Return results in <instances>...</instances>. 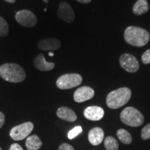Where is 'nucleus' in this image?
<instances>
[{
  "instance_id": "1",
  "label": "nucleus",
  "mask_w": 150,
  "mask_h": 150,
  "mask_svg": "<svg viewBox=\"0 0 150 150\" xmlns=\"http://www.w3.org/2000/svg\"><path fill=\"white\" fill-rule=\"evenodd\" d=\"M124 37L128 44L134 47L145 46L150 40V34L147 30L134 26L125 29Z\"/></svg>"
},
{
  "instance_id": "2",
  "label": "nucleus",
  "mask_w": 150,
  "mask_h": 150,
  "mask_svg": "<svg viewBox=\"0 0 150 150\" xmlns=\"http://www.w3.org/2000/svg\"><path fill=\"white\" fill-rule=\"evenodd\" d=\"M0 76L5 81L11 83H20L26 78V72L16 63H5L0 66Z\"/></svg>"
},
{
  "instance_id": "3",
  "label": "nucleus",
  "mask_w": 150,
  "mask_h": 150,
  "mask_svg": "<svg viewBox=\"0 0 150 150\" xmlns=\"http://www.w3.org/2000/svg\"><path fill=\"white\" fill-rule=\"evenodd\" d=\"M131 91L128 88L123 87L110 92L106 97V104L111 109H117L129 102Z\"/></svg>"
},
{
  "instance_id": "4",
  "label": "nucleus",
  "mask_w": 150,
  "mask_h": 150,
  "mask_svg": "<svg viewBox=\"0 0 150 150\" xmlns=\"http://www.w3.org/2000/svg\"><path fill=\"white\" fill-rule=\"evenodd\" d=\"M120 119L123 123L128 126L137 127L142 125L145 118L139 110L134 107H127L122 111Z\"/></svg>"
},
{
  "instance_id": "5",
  "label": "nucleus",
  "mask_w": 150,
  "mask_h": 150,
  "mask_svg": "<svg viewBox=\"0 0 150 150\" xmlns=\"http://www.w3.org/2000/svg\"><path fill=\"white\" fill-rule=\"evenodd\" d=\"M83 81V78L80 74L76 73L61 75L56 81V86L59 89L67 90L77 87Z\"/></svg>"
},
{
  "instance_id": "6",
  "label": "nucleus",
  "mask_w": 150,
  "mask_h": 150,
  "mask_svg": "<svg viewBox=\"0 0 150 150\" xmlns=\"http://www.w3.org/2000/svg\"><path fill=\"white\" fill-rule=\"evenodd\" d=\"M33 127V124L31 122L21 124L12 128L10 131V136L14 140H24L32 132Z\"/></svg>"
},
{
  "instance_id": "7",
  "label": "nucleus",
  "mask_w": 150,
  "mask_h": 150,
  "mask_svg": "<svg viewBox=\"0 0 150 150\" xmlns=\"http://www.w3.org/2000/svg\"><path fill=\"white\" fill-rule=\"evenodd\" d=\"M16 20L20 25L28 28L34 27L38 22L35 15L29 10L18 11L16 15Z\"/></svg>"
},
{
  "instance_id": "8",
  "label": "nucleus",
  "mask_w": 150,
  "mask_h": 150,
  "mask_svg": "<svg viewBox=\"0 0 150 150\" xmlns=\"http://www.w3.org/2000/svg\"><path fill=\"white\" fill-rule=\"evenodd\" d=\"M120 64L124 70L130 73L136 72L139 70V62L134 56L130 54H123L120 58Z\"/></svg>"
},
{
  "instance_id": "9",
  "label": "nucleus",
  "mask_w": 150,
  "mask_h": 150,
  "mask_svg": "<svg viewBox=\"0 0 150 150\" xmlns=\"http://www.w3.org/2000/svg\"><path fill=\"white\" fill-rule=\"evenodd\" d=\"M57 15L60 19L68 23L72 22L75 18V15L72 8L67 2L60 3Z\"/></svg>"
},
{
  "instance_id": "10",
  "label": "nucleus",
  "mask_w": 150,
  "mask_h": 150,
  "mask_svg": "<svg viewBox=\"0 0 150 150\" xmlns=\"http://www.w3.org/2000/svg\"><path fill=\"white\" fill-rule=\"evenodd\" d=\"M95 95V91L88 86H83L78 88L74 93V99L76 102L81 103L91 99Z\"/></svg>"
},
{
  "instance_id": "11",
  "label": "nucleus",
  "mask_w": 150,
  "mask_h": 150,
  "mask_svg": "<svg viewBox=\"0 0 150 150\" xmlns=\"http://www.w3.org/2000/svg\"><path fill=\"white\" fill-rule=\"evenodd\" d=\"M83 115L86 119L89 120L98 121L104 117V110L99 106H88L84 110Z\"/></svg>"
},
{
  "instance_id": "12",
  "label": "nucleus",
  "mask_w": 150,
  "mask_h": 150,
  "mask_svg": "<svg viewBox=\"0 0 150 150\" xmlns=\"http://www.w3.org/2000/svg\"><path fill=\"white\" fill-rule=\"evenodd\" d=\"M61 46V41L52 38L42 39L38 43V47L43 51H55L59 50Z\"/></svg>"
},
{
  "instance_id": "13",
  "label": "nucleus",
  "mask_w": 150,
  "mask_h": 150,
  "mask_svg": "<svg viewBox=\"0 0 150 150\" xmlns=\"http://www.w3.org/2000/svg\"><path fill=\"white\" fill-rule=\"evenodd\" d=\"M33 65L37 70L43 71V72L52 70L55 67V64L54 63H50L46 61L43 54H38L35 58L33 61Z\"/></svg>"
},
{
  "instance_id": "14",
  "label": "nucleus",
  "mask_w": 150,
  "mask_h": 150,
  "mask_svg": "<svg viewBox=\"0 0 150 150\" xmlns=\"http://www.w3.org/2000/svg\"><path fill=\"white\" fill-rule=\"evenodd\" d=\"M104 138V131L100 127H95L89 131L88 140L93 145H98L101 144Z\"/></svg>"
},
{
  "instance_id": "15",
  "label": "nucleus",
  "mask_w": 150,
  "mask_h": 150,
  "mask_svg": "<svg viewBox=\"0 0 150 150\" xmlns=\"http://www.w3.org/2000/svg\"><path fill=\"white\" fill-rule=\"evenodd\" d=\"M56 115L59 118L67 122H74L77 118L76 113L72 109L65 106L59 108L56 111Z\"/></svg>"
},
{
  "instance_id": "16",
  "label": "nucleus",
  "mask_w": 150,
  "mask_h": 150,
  "mask_svg": "<svg viewBox=\"0 0 150 150\" xmlns=\"http://www.w3.org/2000/svg\"><path fill=\"white\" fill-rule=\"evenodd\" d=\"M149 9L147 0H138L133 6V12L137 16L146 13Z\"/></svg>"
},
{
  "instance_id": "17",
  "label": "nucleus",
  "mask_w": 150,
  "mask_h": 150,
  "mask_svg": "<svg viewBox=\"0 0 150 150\" xmlns=\"http://www.w3.org/2000/svg\"><path fill=\"white\" fill-rule=\"evenodd\" d=\"M42 142L36 135H32L27 138L26 147L28 150H38L42 147Z\"/></svg>"
},
{
  "instance_id": "18",
  "label": "nucleus",
  "mask_w": 150,
  "mask_h": 150,
  "mask_svg": "<svg viewBox=\"0 0 150 150\" xmlns=\"http://www.w3.org/2000/svg\"><path fill=\"white\" fill-rule=\"evenodd\" d=\"M117 136L119 138L120 140L124 144H126V145H129L132 142V137L130 133L128 132L125 129H119L117 131Z\"/></svg>"
},
{
  "instance_id": "19",
  "label": "nucleus",
  "mask_w": 150,
  "mask_h": 150,
  "mask_svg": "<svg viewBox=\"0 0 150 150\" xmlns=\"http://www.w3.org/2000/svg\"><path fill=\"white\" fill-rule=\"evenodd\" d=\"M104 146L106 150H117L119 147L117 140L111 136H108L105 138Z\"/></svg>"
},
{
  "instance_id": "20",
  "label": "nucleus",
  "mask_w": 150,
  "mask_h": 150,
  "mask_svg": "<svg viewBox=\"0 0 150 150\" xmlns=\"http://www.w3.org/2000/svg\"><path fill=\"white\" fill-rule=\"evenodd\" d=\"M8 33V25L7 22L0 17V36L5 37Z\"/></svg>"
},
{
  "instance_id": "21",
  "label": "nucleus",
  "mask_w": 150,
  "mask_h": 150,
  "mask_svg": "<svg viewBox=\"0 0 150 150\" xmlns=\"http://www.w3.org/2000/svg\"><path fill=\"white\" fill-rule=\"evenodd\" d=\"M82 132V127L80 126L75 127L74 129H72V130L69 131L68 134H67V137L70 140L74 139L76 136H77L78 135H79Z\"/></svg>"
},
{
  "instance_id": "22",
  "label": "nucleus",
  "mask_w": 150,
  "mask_h": 150,
  "mask_svg": "<svg viewBox=\"0 0 150 150\" xmlns=\"http://www.w3.org/2000/svg\"><path fill=\"white\" fill-rule=\"evenodd\" d=\"M141 137L143 140H147L150 138V123L147 124V125L142 129Z\"/></svg>"
},
{
  "instance_id": "23",
  "label": "nucleus",
  "mask_w": 150,
  "mask_h": 150,
  "mask_svg": "<svg viewBox=\"0 0 150 150\" xmlns=\"http://www.w3.org/2000/svg\"><path fill=\"white\" fill-rule=\"evenodd\" d=\"M142 62L144 64L147 65L150 63V49L145 52L142 55Z\"/></svg>"
},
{
  "instance_id": "24",
  "label": "nucleus",
  "mask_w": 150,
  "mask_h": 150,
  "mask_svg": "<svg viewBox=\"0 0 150 150\" xmlns=\"http://www.w3.org/2000/svg\"><path fill=\"white\" fill-rule=\"evenodd\" d=\"M59 150H74L72 146L67 143H63L59 146Z\"/></svg>"
},
{
  "instance_id": "25",
  "label": "nucleus",
  "mask_w": 150,
  "mask_h": 150,
  "mask_svg": "<svg viewBox=\"0 0 150 150\" xmlns=\"http://www.w3.org/2000/svg\"><path fill=\"white\" fill-rule=\"evenodd\" d=\"M9 150H24V149H22V147L20 145H19V144L14 143L11 146Z\"/></svg>"
},
{
  "instance_id": "26",
  "label": "nucleus",
  "mask_w": 150,
  "mask_h": 150,
  "mask_svg": "<svg viewBox=\"0 0 150 150\" xmlns=\"http://www.w3.org/2000/svg\"><path fill=\"white\" fill-rule=\"evenodd\" d=\"M5 123V115L2 112H0V129L3 127Z\"/></svg>"
},
{
  "instance_id": "27",
  "label": "nucleus",
  "mask_w": 150,
  "mask_h": 150,
  "mask_svg": "<svg viewBox=\"0 0 150 150\" xmlns=\"http://www.w3.org/2000/svg\"><path fill=\"white\" fill-rule=\"evenodd\" d=\"M76 1L82 4H88L91 2L92 0H76Z\"/></svg>"
},
{
  "instance_id": "28",
  "label": "nucleus",
  "mask_w": 150,
  "mask_h": 150,
  "mask_svg": "<svg viewBox=\"0 0 150 150\" xmlns=\"http://www.w3.org/2000/svg\"><path fill=\"white\" fill-rule=\"evenodd\" d=\"M5 1H6V2H8V3H11V4H13V3H15V2H16V0H5Z\"/></svg>"
},
{
  "instance_id": "29",
  "label": "nucleus",
  "mask_w": 150,
  "mask_h": 150,
  "mask_svg": "<svg viewBox=\"0 0 150 150\" xmlns=\"http://www.w3.org/2000/svg\"><path fill=\"white\" fill-rule=\"evenodd\" d=\"M49 56H54V54L52 53V52H50V53H49Z\"/></svg>"
},
{
  "instance_id": "30",
  "label": "nucleus",
  "mask_w": 150,
  "mask_h": 150,
  "mask_svg": "<svg viewBox=\"0 0 150 150\" xmlns=\"http://www.w3.org/2000/svg\"><path fill=\"white\" fill-rule=\"evenodd\" d=\"M44 1H45V2H46V3H47V2H48V0H44Z\"/></svg>"
},
{
  "instance_id": "31",
  "label": "nucleus",
  "mask_w": 150,
  "mask_h": 150,
  "mask_svg": "<svg viewBox=\"0 0 150 150\" xmlns=\"http://www.w3.org/2000/svg\"><path fill=\"white\" fill-rule=\"evenodd\" d=\"M0 150H2V149H1V147H0Z\"/></svg>"
}]
</instances>
